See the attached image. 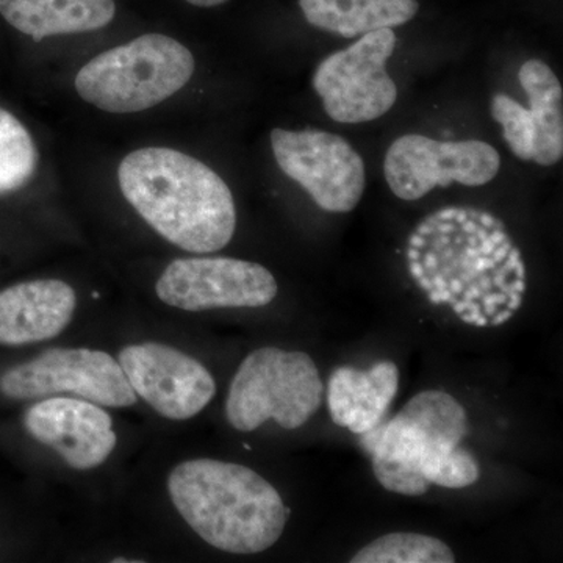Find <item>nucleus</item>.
<instances>
[{
	"instance_id": "obj_1",
	"label": "nucleus",
	"mask_w": 563,
	"mask_h": 563,
	"mask_svg": "<svg viewBox=\"0 0 563 563\" xmlns=\"http://www.w3.org/2000/svg\"><path fill=\"white\" fill-rule=\"evenodd\" d=\"M122 195L163 239L195 254L231 243L236 210L231 188L198 158L166 147H144L121 162Z\"/></svg>"
},
{
	"instance_id": "obj_2",
	"label": "nucleus",
	"mask_w": 563,
	"mask_h": 563,
	"mask_svg": "<svg viewBox=\"0 0 563 563\" xmlns=\"http://www.w3.org/2000/svg\"><path fill=\"white\" fill-rule=\"evenodd\" d=\"M468 435V415L446 391L415 395L388 422L363 433L377 483L385 490L421 496L431 485L465 488L481 476L479 463L459 446Z\"/></svg>"
},
{
	"instance_id": "obj_3",
	"label": "nucleus",
	"mask_w": 563,
	"mask_h": 563,
	"mask_svg": "<svg viewBox=\"0 0 563 563\" xmlns=\"http://www.w3.org/2000/svg\"><path fill=\"white\" fill-rule=\"evenodd\" d=\"M168 490L192 531L224 553H263L280 539L290 515L268 481L236 463H180L169 474Z\"/></svg>"
},
{
	"instance_id": "obj_4",
	"label": "nucleus",
	"mask_w": 563,
	"mask_h": 563,
	"mask_svg": "<svg viewBox=\"0 0 563 563\" xmlns=\"http://www.w3.org/2000/svg\"><path fill=\"white\" fill-rule=\"evenodd\" d=\"M195 74V58L172 36L150 33L107 52L79 70L76 90L109 113H139L180 91Z\"/></svg>"
},
{
	"instance_id": "obj_5",
	"label": "nucleus",
	"mask_w": 563,
	"mask_h": 563,
	"mask_svg": "<svg viewBox=\"0 0 563 563\" xmlns=\"http://www.w3.org/2000/svg\"><path fill=\"white\" fill-rule=\"evenodd\" d=\"M322 393L320 372L309 354L261 347L233 376L225 417L236 431H255L269 420L292 431L318 412Z\"/></svg>"
},
{
	"instance_id": "obj_6",
	"label": "nucleus",
	"mask_w": 563,
	"mask_h": 563,
	"mask_svg": "<svg viewBox=\"0 0 563 563\" xmlns=\"http://www.w3.org/2000/svg\"><path fill=\"white\" fill-rule=\"evenodd\" d=\"M396 43L393 29H380L365 33L318 65L313 88L331 120L362 124L379 120L395 107L398 88L388 76L387 62Z\"/></svg>"
},
{
	"instance_id": "obj_7",
	"label": "nucleus",
	"mask_w": 563,
	"mask_h": 563,
	"mask_svg": "<svg viewBox=\"0 0 563 563\" xmlns=\"http://www.w3.org/2000/svg\"><path fill=\"white\" fill-rule=\"evenodd\" d=\"M501 157L481 140L437 141L428 136H399L388 147L384 176L396 198L418 201L433 188L453 184L483 187L499 173Z\"/></svg>"
},
{
	"instance_id": "obj_8",
	"label": "nucleus",
	"mask_w": 563,
	"mask_h": 563,
	"mask_svg": "<svg viewBox=\"0 0 563 563\" xmlns=\"http://www.w3.org/2000/svg\"><path fill=\"white\" fill-rule=\"evenodd\" d=\"M272 147L280 172L298 181L320 209L350 213L361 203L365 163L342 136L314 129H274Z\"/></svg>"
},
{
	"instance_id": "obj_9",
	"label": "nucleus",
	"mask_w": 563,
	"mask_h": 563,
	"mask_svg": "<svg viewBox=\"0 0 563 563\" xmlns=\"http://www.w3.org/2000/svg\"><path fill=\"white\" fill-rule=\"evenodd\" d=\"M0 390L13 399H36L70 393L102 407H129L136 402L120 363L102 351L55 347L9 369L0 377Z\"/></svg>"
},
{
	"instance_id": "obj_10",
	"label": "nucleus",
	"mask_w": 563,
	"mask_h": 563,
	"mask_svg": "<svg viewBox=\"0 0 563 563\" xmlns=\"http://www.w3.org/2000/svg\"><path fill=\"white\" fill-rule=\"evenodd\" d=\"M277 291L265 266L229 257L177 258L155 285L162 302L187 312L265 307Z\"/></svg>"
},
{
	"instance_id": "obj_11",
	"label": "nucleus",
	"mask_w": 563,
	"mask_h": 563,
	"mask_svg": "<svg viewBox=\"0 0 563 563\" xmlns=\"http://www.w3.org/2000/svg\"><path fill=\"white\" fill-rule=\"evenodd\" d=\"M118 363L135 395L168 420H190L217 393L201 362L166 344H132L120 352Z\"/></svg>"
},
{
	"instance_id": "obj_12",
	"label": "nucleus",
	"mask_w": 563,
	"mask_h": 563,
	"mask_svg": "<svg viewBox=\"0 0 563 563\" xmlns=\"http://www.w3.org/2000/svg\"><path fill=\"white\" fill-rule=\"evenodd\" d=\"M24 424L33 439L54 450L74 470L102 465L118 442L110 415L87 399H44L27 410Z\"/></svg>"
},
{
	"instance_id": "obj_13",
	"label": "nucleus",
	"mask_w": 563,
	"mask_h": 563,
	"mask_svg": "<svg viewBox=\"0 0 563 563\" xmlns=\"http://www.w3.org/2000/svg\"><path fill=\"white\" fill-rule=\"evenodd\" d=\"M76 306V291L57 279L22 282L0 291V344L55 339L68 328Z\"/></svg>"
},
{
	"instance_id": "obj_14",
	"label": "nucleus",
	"mask_w": 563,
	"mask_h": 563,
	"mask_svg": "<svg viewBox=\"0 0 563 563\" xmlns=\"http://www.w3.org/2000/svg\"><path fill=\"white\" fill-rule=\"evenodd\" d=\"M399 388V369L390 361L368 369L342 366L329 379L328 406L340 428L363 435L383 422Z\"/></svg>"
},
{
	"instance_id": "obj_15",
	"label": "nucleus",
	"mask_w": 563,
	"mask_h": 563,
	"mask_svg": "<svg viewBox=\"0 0 563 563\" xmlns=\"http://www.w3.org/2000/svg\"><path fill=\"white\" fill-rule=\"evenodd\" d=\"M114 13V0H0L3 20L35 41L99 31Z\"/></svg>"
},
{
	"instance_id": "obj_16",
	"label": "nucleus",
	"mask_w": 563,
	"mask_h": 563,
	"mask_svg": "<svg viewBox=\"0 0 563 563\" xmlns=\"http://www.w3.org/2000/svg\"><path fill=\"white\" fill-rule=\"evenodd\" d=\"M299 7L310 25L344 38L399 27L420 10L418 0H299Z\"/></svg>"
},
{
	"instance_id": "obj_17",
	"label": "nucleus",
	"mask_w": 563,
	"mask_h": 563,
	"mask_svg": "<svg viewBox=\"0 0 563 563\" xmlns=\"http://www.w3.org/2000/svg\"><path fill=\"white\" fill-rule=\"evenodd\" d=\"M518 80L529 98L537 129L532 162L553 166L563 157V91L554 70L542 60H528L518 70Z\"/></svg>"
},
{
	"instance_id": "obj_18",
	"label": "nucleus",
	"mask_w": 563,
	"mask_h": 563,
	"mask_svg": "<svg viewBox=\"0 0 563 563\" xmlns=\"http://www.w3.org/2000/svg\"><path fill=\"white\" fill-rule=\"evenodd\" d=\"M352 563H454L451 548L435 537L391 532L362 548Z\"/></svg>"
},
{
	"instance_id": "obj_19",
	"label": "nucleus",
	"mask_w": 563,
	"mask_h": 563,
	"mask_svg": "<svg viewBox=\"0 0 563 563\" xmlns=\"http://www.w3.org/2000/svg\"><path fill=\"white\" fill-rule=\"evenodd\" d=\"M36 165L38 151L31 133L18 118L0 109V195L24 187Z\"/></svg>"
},
{
	"instance_id": "obj_20",
	"label": "nucleus",
	"mask_w": 563,
	"mask_h": 563,
	"mask_svg": "<svg viewBox=\"0 0 563 563\" xmlns=\"http://www.w3.org/2000/svg\"><path fill=\"white\" fill-rule=\"evenodd\" d=\"M490 111L493 120L501 124L504 141L515 157L532 161L537 129L531 111L504 92L493 96Z\"/></svg>"
},
{
	"instance_id": "obj_21",
	"label": "nucleus",
	"mask_w": 563,
	"mask_h": 563,
	"mask_svg": "<svg viewBox=\"0 0 563 563\" xmlns=\"http://www.w3.org/2000/svg\"><path fill=\"white\" fill-rule=\"evenodd\" d=\"M428 292L429 301L435 303V306H440V303H453L455 299H457V296H454L448 288H444V290H435V288H432V290Z\"/></svg>"
},
{
	"instance_id": "obj_22",
	"label": "nucleus",
	"mask_w": 563,
	"mask_h": 563,
	"mask_svg": "<svg viewBox=\"0 0 563 563\" xmlns=\"http://www.w3.org/2000/svg\"><path fill=\"white\" fill-rule=\"evenodd\" d=\"M514 244L510 242L509 239L506 240V242H503L499 244V246L495 247V251H493L492 258L496 263H501L506 261L507 254H509V251L512 250Z\"/></svg>"
},
{
	"instance_id": "obj_23",
	"label": "nucleus",
	"mask_w": 563,
	"mask_h": 563,
	"mask_svg": "<svg viewBox=\"0 0 563 563\" xmlns=\"http://www.w3.org/2000/svg\"><path fill=\"white\" fill-rule=\"evenodd\" d=\"M422 268H424L426 273L432 274L439 269V257H437L435 252H428L424 255V262H422Z\"/></svg>"
},
{
	"instance_id": "obj_24",
	"label": "nucleus",
	"mask_w": 563,
	"mask_h": 563,
	"mask_svg": "<svg viewBox=\"0 0 563 563\" xmlns=\"http://www.w3.org/2000/svg\"><path fill=\"white\" fill-rule=\"evenodd\" d=\"M512 310L506 309V310H499V312H496L490 318V324L493 328H498V325L506 324L507 321H510V318L514 317Z\"/></svg>"
},
{
	"instance_id": "obj_25",
	"label": "nucleus",
	"mask_w": 563,
	"mask_h": 563,
	"mask_svg": "<svg viewBox=\"0 0 563 563\" xmlns=\"http://www.w3.org/2000/svg\"><path fill=\"white\" fill-rule=\"evenodd\" d=\"M521 302H523V295H521V292L512 290L507 292V309L512 310V312H517L521 307Z\"/></svg>"
},
{
	"instance_id": "obj_26",
	"label": "nucleus",
	"mask_w": 563,
	"mask_h": 563,
	"mask_svg": "<svg viewBox=\"0 0 563 563\" xmlns=\"http://www.w3.org/2000/svg\"><path fill=\"white\" fill-rule=\"evenodd\" d=\"M455 214H457V209H455V207H448V209L437 211L432 217L435 221L448 222L454 221Z\"/></svg>"
},
{
	"instance_id": "obj_27",
	"label": "nucleus",
	"mask_w": 563,
	"mask_h": 563,
	"mask_svg": "<svg viewBox=\"0 0 563 563\" xmlns=\"http://www.w3.org/2000/svg\"><path fill=\"white\" fill-rule=\"evenodd\" d=\"M462 292L465 301H477V299L483 298L484 295V291L481 290V287L477 284H470L468 290Z\"/></svg>"
},
{
	"instance_id": "obj_28",
	"label": "nucleus",
	"mask_w": 563,
	"mask_h": 563,
	"mask_svg": "<svg viewBox=\"0 0 563 563\" xmlns=\"http://www.w3.org/2000/svg\"><path fill=\"white\" fill-rule=\"evenodd\" d=\"M477 220H479L481 225L485 229H493L496 224H501V222L496 221L490 213H485V211H479Z\"/></svg>"
},
{
	"instance_id": "obj_29",
	"label": "nucleus",
	"mask_w": 563,
	"mask_h": 563,
	"mask_svg": "<svg viewBox=\"0 0 563 563\" xmlns=\"http://www.w3.org/2000/svg\"><path fill=\"white\" fill-rule=\"evenodd\" d=\"M448 290L453 292L454 296L462 295V291L465 290V284H463L457 276L451 277V279L448 280Z\"/></svg>"
},
{
	"instance_id": "obj_30",
	"label": "nucleus",
	"mask_w": 563,
	"mask_h": 563,
	"mask_svg": "<svg viewBox=\"0 0 563 563\" xmlns=\"http://www.w3.org/2000/svg\"><path fill=\"white\" fill-rule=\"evenodd\" d=\"M187 2L195 7H201V9H211V7L222 5L229 0H187Z\"/></svg>"
},
{
	"instance_id": "obj_31",
	"label": "nucleus",
	"mask_w": 563,
	"mask_h": 563,
	"mask_svg": "<svg viewBox=\"0 0 563 563\" xmlns=\"http://www.w3.org/2000/svg\"><path fill=\"white\" fill-rule=\"evenodd\" d=\"M431 280L435 290H444V288H448V279L440 272L433 274V276H431Z\"/></svg>"
},
{
	"instance_id": "obj_32",
	"label": "nucleus",
	"mask_w": 563,
	"mask_h": 563,
	"mask_svg": "<svg viewBox=\"0 0 563 563\" xmlns=\"http://www.w3.org/2000/svg\"><path fill=\"white\" fill-rule=\"evenodd\" d=\"M409 272L412 274L413 279H420L426 274L420 261L410 262Z\"/></svg>"
},
{
	"instance_id": "obj_33",
	"label": "nucleus",
	"mask_w": 563,
	"mask_h": 563,
	"mask_svg": "<svg viewBox=\"0 0 563 563\" xmlns=\"http://www.w3.org/2000/svg\"><path fill=\"white\" fill-rule=\"evenodd\" d=\"M496 244L492 242L490 236L484 239L483 242H479L481 254L483 255H492L493 251H495Z\"/></svg>"
},
{
	"instance_id": "obj_34",
	"label": "nucleus",
	"mask_w": 563,
	"mask_h": 563,
	"mask_svg": "<svg viewBox=\"0 0 563 563\" xmlns=\"http://www.w3.org/2000/svg\"><path fill=\"white\" fill-rule=\"evenodd\" d=\"M462 229L461 231L465 233V235H474L476 233L477 228H479V224H477L474 220H466L465 222H462Z\"/></svg>"
},
{
	"instance_id": "obj_35",
	"label": "nucleus",
	"mask_w": 563,
	"mask_h": 563,
	"mask_svg": "<svg viewBox=\"0 0 563 563\" xmlns=\"http://www.w3.org/2000/svg\"><path fill=\"white\" fill-rule=\"evenodd\" d=\"M417 233H418V235H421V236L432 235V233H433L432 221L429 220V218H428V220L422 222V224L418 225Z\"/></svg>"
},
{
	"instance_id": "obj_36",
	"label": "nucleus",
	"mask_w": 563,
	"mask_h": 563,
	"mask_svg": "<svg viewBox=\"0 0 563 563\" xmlns=\"http://www.w3.org/2000/svg\"><path fill=\"white\" fill-rule=\"evenodd\" d=\"M409 244L412 247H417V250H422V247H426V239L424 236L418 235L417 232L412 233L409 239Z\"/></svg>"
},
{
	"instance_id": "obj_37",
	"label": "nucleus",
	"mask_w": 563,
	"mask_h": 563,
	"mask_svg": "<svg viewBox=\"0 0 563 563\" xmlns=\"http://www.w3.org/2000/svg\"><path fill=\"white\" fill-rule=\"evenodd\" d=\"M488 236H490L492 242L496 244V246H499L503 242H506L507 235L504 233L503 229H495V231L488 233Z\"/></svg>"
},
{
	"instance_id": "obj_38",
	"label": "nucleus",
	"mask_w": 563,
	"mask_h": 563,
	"mask_svg": "<svg viewBox=\"0 0 563 563\" xmlns=\"http://www.w3.org/2000/svg\"><path fill=\"white\" fill-rule=\"evenodd\" d=\"M468 302L470 301H465V299H462V301H457V299H455V301L451 303V306H453L454 313H465L466 310H468Z\"/></svg>"
},
{
	"instance_id": "obj_39",
	"label": "nucleus",
	"mask_w": 563,
	"mask_h": 563,
	"mask_svg": "<svg viewBox=\"0 0 563 563\" xmlns=\"http://www.w3.org/2000/svg\"><path fill=\"white\" fill-rule=\"evenodd\" d=\"M509 288L512 291L521 292V295H523V292L526 291V282L525 279H518L517 277V279L512 282V284H509Z\"/></svg>"
},
{
	"instance_id": "obj_40",
	"label": "nucleus",
	"mask_w": 563,
	"mask_h": 563,
	"mask_svg": "<svg viewBox=\"0 0 563 563\" xmlns=\"http://www.w3.org/2000/svg\"><path fill=\"white\" fill-rule=\"evenodd\" d=\"M417 282L418 285H420L421 290L431 291L433 288L431 277L426 276V274L420 277V279H417Z\"/></svg>"
},
{
	"instance_id": "obj_41",
	"label": "nucleus",
	"mask_w": 563,
	"mask_h": 563,
	"mask_svg": "<svg viewBox=\"0 0 563 563\" xmlns=\"http://www.w3.org/2000/svg\"><path fill=\"white\" fill-rule=\"evenodd\" d=\"M481 279H479V287H481V290H483L484 292H487V291H492V288H493V282L490 279V277H487V276H479Z\"/></svg>"
},
{
	"instance_id": "obj_42",
	"label": "nucleus",
	"mask_w": 563,
	"mask_h": 563,
	"mask_svg": "<svg viewBox=\"0 0 563 563\" xmlns=\"http://www.w3.org/2000/svg\"><path fill=\"white\" fill-rule=\"evenodd\" d=\"M514 273H515V276L518 277V279H525L526 266H525L523 261H520L517 263V266H515Z\"/></svg>"
},
{
	"instance_id": "obj_43",
	"label": "nucleus",
	"mask_w": 563,
	"mask_h": 563,
	"mask_svg": "<svg viewBox=\"0 0 563 563\" xmlns=\"http://www.w3.org/2000/svg\"><path fill=\"white\" fill-rule=\"evenodd\" d=\"M407 257H409L410 262L420 261L421 258V251L417 250V247H409V251H407Z\"/></svg>"
},
{
	"instance_id": "obj_44",
	"label": "nucleus",
	"mask_w": 563,
	"mask_h": 563,
	"mask_svg": "<svg viewBox=\"0 0 563 563\" xmlns=\"http://www.w3.org/2000/svg\"><path fill=\"white\" fill-rule=\"evenodd\" d=\"M468 220V210L466 209H457V214H455L454 221H457L459 224Z\"/></svg>"
},
{
	"instance_id": "obj_45",
	"label": "nucleus",
	"mask_w": 563,
	"mask_h": 563,
	"mask_svg": "<svg viewBox=\"0 0 563 563\" xmlns=\"http://www.w3.org/2000/svg\"><path fill=\"white\" fill-rule=\"evenodd\" d=\"M498 312V306H483V313L490 320L493 314Z\"/></svg>"
}]
</instances>
